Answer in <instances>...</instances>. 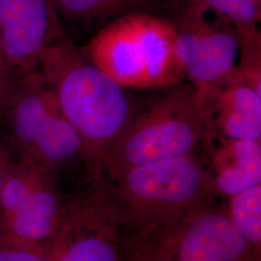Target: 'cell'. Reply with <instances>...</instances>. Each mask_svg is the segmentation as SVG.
Wrapping results in <instances>:
<instances>
[{"label":"cell","instance_id":"obj_1","mask_svg":"<svg viewBox=\"0 0 261 261\" xmlns=\"http://www.w3.org/2000/svg\"><path fill=\"white\" fill-rule=\"evenodd\" d=\"M39 66L63 116L82 140L87 169L98 176L136 103L126 87L93 64L67 36L47 48Z\"/></svg>","mask_w":261,"mask_h":261},{"label":"cell","instance_id":"obj_2","mask_svg":"<svg viewBox=\"0 0 261 261\" xmlns=\"http://www.w3.org/2000/svg\"><path fill=\"white\" fill-rule=\"evenodd\" d=\"M176 41L175 23L139 11L113 19L81 49L126 88H168L185 81Z\"/></svg>","mask_w":261,"mask_h":261},{"label":"cell","instance_id":"obj_3","mask_svg":"<svg viewBox=\"0 0 261 261\" xmlns=\"http://www.w3.org/2000/svg\"><path fill=\"white\" fill-rule=\"evenodd\" d=\"M169 88L142 108L137 107L96 177L113 180L130 168L196 155L201 148L205 119L196 87L182 83Z\"/></svg>","mask_w":261,"mask_h":261},{"label":"cell","instance_id":"obj_4","mask_svg":"<svg viewBox=\"0 0 261 261\" xmlns=\"http://www.w3.org/2000/svg\"><path fill=\"white\" fill-rule=\"evenodd\" d=\"M96 181L103 196L125 206L130 218L149 222L190 215L216 193L196 154L130 168L106 185L101 178Z\"/></svg>","mask_w":261,"mask_h":261},{"label":"cell","instance_id":"obj_5","mask_svg":"<svg viewBox=\"0 0 261 261\" xmlns=\"http://www.w3.org/2000/svg\"><path fill=\"white\" fill-rule=\"evenodd\" d=\"M63 209L54 171L28 159L14 161L0 191V237L45 245Z\"/></svg>","mask_w":261,"mask_h":261},{"label":"cell","instance_id":"obj_6","mask_svg":"<svg viewBox=\"0 0 261 261\" xmlns=\"http://www.w3.org/2000/svg\"><path fill=\"white\" fill-rule=\"evenodd\" d=\"M176 51L185 80L197 90L231 74L238 67L241 37L228 22L190 0L178 23Z\"/></svg>","mask_w":261,"mask_h":261},{"label":"cell","instance_id":"obj_7","mask_svg":"<svg viewBox=\"0 0 261 261\" xmlns=\"http://www.w3.org/2000/svg\"><path fill=\"white\" fill-rule=\"evenodd\" d=\"M65 37L54 0H0V47L18 76Z\"/></svg>","mask_w":261,"mask_h":261},{"label":"cell","instance_id":"obj_8","mask_svg":"<svg viewBox=\"0 0 261 261\" xmlns=\"http://www.w3.org/2000/svg\"><path fill=\"white\" fill-rule=\"evenodd\" d=\"M46 248L48 261H119L116 234L95 193L63 209Z\"/></svg>","mask_w":261,"mask_h":261},{"label":"cell","instance_id":"obj_9","mask_svg":"<svg viewBox=\"0 0 261 261\" xmlns=\"http://www.w3.org/2000/svg\"><path fill=\"white\" fill-rule=\"evenodd\" d=\"M196 91L208 127L227 139L260 141L261 87L238 67L218 83Z\"/></svg>","mask_w":261,"mask_h":261},{"label":"cell","instance_id":"obj_10","mask_svg":"<svg viewBox=\"0 0 261 261\" xmlns=\"http://www.w3.org/2000/svg\"><path fill=\"white\" fill-rule=\"evenodd\" d=\"M172 247L175 261H255L257 255L228 215L207 209L190 214Z\"/></svg>","mask_w":261,"mask_h":261},{"label":"cell","instance_id":"obj_11","mask_svg":"<svg viewBox=\"0 0 261 261\" xmlns=\"http://www.w3.org/2000/svg\"><path fill=\"white\" fill-rule=\"evenodd\" d=\"M61 111L56 96L38 70L20 75L3 117L19 158L25 157Z\"/></svg>","mask_w":261,"mask_h":261},{"label":"cell","instance_id":"obj_12","mask_svg":"<svg viewBox=\"0 0 261 261\" xmlns=\"http://www.w3.org/2000/svg\"><path fill=\"white\" fill-rule=\"evenodd\" d=\"M200 149L207 154V164L201 163L216 193L230 197L261 185L260 141L227 139L206 125Z\"/></svg>","mask_w":261,"mask_h":261},{"label":"cell","instance_id":"obj_13","mask_svg":"<svg viewBox=\"0 0 261 261\" xmlns=\"http://www.w3.org/2000/svg\"><path fill=\"white\" fill-rule=\"evenodd\" d=\"M21 158L38 163L55 173L77 159L85 163L82 140L62 112L56 115L30 152Z\"/></svg>","mask_w":261,"mask_h":261},{"label":"cell","instance_id":"obj_14","mask_svg":"<svg viewBox=\"0 0 261 261\" xmlns=\"http://www.w3.org/2000/svg\"><path fill=\"white\" fill-rule=\"evenodd\" d=\"M152 0H54L59 15L90 23L139 12Z\"/></svg>","mask_w":261,"mask_h":261},{"label":"cell","instance_id":"obj_15","mask_svg":"<svg viewBox=\"0 0 261 261\" xmlns=\"http://www.w3.org/2000/svg\"><path fill=\"white\" fill-rule=\"evenodd\" d=\"M231 24L241 40L260 41L261 0H191Z\"/></svg>","mask_w":261,"mask_h":261},{"label":"cell","instance_id":"obj_16","mask_svg":"<svg viewBox=\"0 0 261 261\" xmlns=\"http://www.w3.org/2000/svg\"><path fill=\"white\" fill-rule=\"evenodd\" d=\"M231 222L243 237L259 251L261 245V185L230 196Z\"/></svg>","mask_w":261,"mask_h":261},{"label":"cell","instance_id":"obj_17","mask_svg":"<svg viewBox=\"0 0 261 261\" xmlns=\"http://www.w3.org/2000/svg\"><path fill=\"white\" fill-rule=\"evenodd\" d=\"M0 261H48L46 244L21 242L0 237Z\"/></svg>","mask_w":261,"mask_h":261},{"label":"cell","instance_id":"obj_18","mask_svg":"<svg viewBox=\"0 0 261 261\" xmlns=\"http://www.w3.org/2000/svg\"><path fill=\"white\" fill-rule=\"evenodd\" d=\"M18 79L0 47V117L5 113Z\"/></svg>","mask_w":261,"mask_h":261},{"label":"cell","instance_id":"obj_19","mask_svg":"<svg viewBox=\"0 0 261 261\" xmlns=\"http://www.w3.org/2000/svg\"><path fill=\"white\" fill-rule=\"evenodd\" d=\"M14 161L11 158L9 152L0 140V191L8 178Z\"/></svg>","mask_w":261,"mask_h":261}]
</instances>
